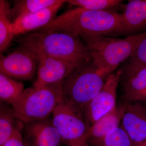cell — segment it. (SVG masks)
<instances>
[{
    "label": "cell",
    "mask_w": 146,
    "mask_h": 146,
    "mask_svg": "<svg viewBox=\"0 0 146 146\" xmlns=\"http://www.w3.org/2000/svg\"><path fill=\"white\" fill-rule=\"evenodd\" d=\"M140 102L125 104L121 127L134 146L146 141V108Z\"/></svg>",
    "instance_id": "obj_11"
},
{
    "label": "cell",
    "mask_w": 146,
    "mask_h": 146,
    "mask_svg": "<svg viewBox=\"0 0 146 146\" xmlns=\"http://www.w3.org/2000/svg\"><path fill=\"white\" fill-rule=\"evenodd\" d=\"M51 120L66 146H76L85 142L89 126L81 112L63 102L53 112Z\"/></svg>",
    "instance_id": "obj_6"
},
{
    "label": "cell",
    "mask_w": 146,
    "mask_h": 146,
    "mask_svg": "<svg viewBox=\"0 0 146 146\" xmlns=\"http://www.w3.org/2000/svg\"><path fill=\"white\" fill-rule=\"evenodd\" d=\"M125 108L124 103L119 106H116L93 124L86 133L85 142L104 137L114 129L119 127Z\"/></svg>",
    "instance_id": "obj_14"
},
{
    "label": "cell",
    "mask_w": 146,
    "mask_h": 146,
    "mask_svg": "<svg viewBox=\"0 0 146 146\" xmlns=\"http://www.w3.org/2000/svg\"><path fill=\"white\" fill-rule=\"evenodd\" d=\"M24 84L0 73V100L11 106L21 98L23 93Z\"/></svg>",
    "instance_id": "obj_18"
},
{
    "label": "cell",
    "mask_w": 146,
    "mask_h": 146,
    "mask_svg": "<svg viewBox=\"0 0 146 146\" xmlns=\"http://www.w3.org/2000/svg\"><path fill=\"white\" fill-rule=\"evenodd\" d=\"M139 146H146V141Z\"/></svg>",
    "instance_id": "obj_25"
},
{
    "label": "cell",
    "mask_w": 146,
    "mask_h": 146,
    "mask_svg": "<svg viewBox=\"0 0 146 146\" xmlns=\"http://www.w3.org/2000/svg\"><path fill=\"white\" fill-rule=\"evenodd\" d=\"M108 76L100 70L92 59L84 62L61 82L63 102L82 114L83 108L99 92Z\"/></svg>",
    "instance_id": "obj_4"
},
{
    "label": "cell",
    "mask_w": 146,
    "mask_h": 146,
    "mask_svg": "<svg viewBox=\"0 0 146 146\" xmlns=\"http://www.w3.org/2000/svg\"><path fill=\"white\" fill-rule=\"evenodd\" d=\"M9 3L0 1V52L1 54L9 47L14 38L11 19Z\"/></svg>",
    "instance_id": "obj_19"
},
{
    "label": "cell",
    "mask_w": 146,
    "mask_h": 146,
    "mask_svg": "<svg viewBox=\"0 0 146 146\" xmlns=\"http://www.w3.org/2000/svg\"><path fill=\"white\" fill-rule=\"evenodd\" d=\"M76 146H89V145L87 144L86 142H83V143H82L79 144L78 145Z\"/></svg>",
    "instance_id": "obj_24"
},
{
    "label": "cell",
    "mask_w": 146,
    "mask_h": 146,
    "mask_svg": "<svg viewBox=\"0 0 146 146\" xmlns=\"http://www.w3.org/2000/svg\"><path fill=\"white\" fill-rule=\"evenodd\" d=\"M65 3L66 1L60 0L57 3L18 18L12 23L13 36H21L46 26L56 17V13Z\"/></svg>",
    "instance_id": "obj_12"
},
{
    "label": "cell",
    "mask_w": 146,
    "mask_h": 146,
    "mask_svg": "<svg viewBox=\"0 0 146 146\" xmlns=\"http://www.w3.org/2000/svg\"><path fill=\"white\" fill-rule=\"evenodd\" d=\"M122 79L124 103L146 102V68Z\"/></svg>",
    "instance_id": "obj_15"
},
{
    "label": "cell",
    "mask_w": 146,
    "mask_h": 146,
    "mask_svg": "<svg viewBox=\"0 0 146 146\" xmlns=\"http://www.w3.org/2000/svg\"><path fill=\"white\" fill-rule=\"evenodd\" d=\"M37 68L35 55L25 48L19 47L6 56H0V73L16 80H32Z\"/></svg>",
    "instance_id": "obj_8"
},
{
    "label": "cell",
    "mask_w": 146,
    "mask_h": 146,
    "mask_svg": "<svg viewBox=\"0 0 146 146\" xmlns=\"http://www.w3.org/2000/svg\"><path fill=\"white\" fill-rule=\"evenodd\" d=\"M24 127V125L18 127L13 135L1 146H25L23 135Z\"/></svg>",
    "instance_id": "obj_23"
},
{
    "label": "cell",
    "mask_w": 146,
    "mask_h": 146,
    "mask_svg": "<svg viewBox=\"0 0 146 146\" xmlns=\"http://www.w3.org/2000/svg\"><path fill=\"white\" fill-rule=\"evenodd\" d=\"M89 146H134L121 126L114 129L106 136L86 142Z\"/></svg>",
    "instance_id": "obj_20"
},
{
    "label": "cell",
    "mask_w": 146,
    "mask_h": 146,
    "mask_svg": "<svg viewBox=\"0 0 146 146\" xmlns=\"http://www.w3.org/2000/svg\"><path fill=\"white\" fill-rule=\"evenodd\" d=\"M38 31L65 32L80 36L123 34L122 14L117 11H94L77 7L56 16Z\"/></svg>",
    "instance_id": "obj_1"
},
{
    "label": "cell",
    "mask_w": 146,
    "mask_h": 146,
    "mask_svg": "<svg viewBox=\"0 0 146 146\" xmlns=\"http://www.w3.org/2000/svg\"><path fill=\"white\" fill-rule=\"evenodd\" d=\"M24 125L16 117L13 108L3 102L0 103V146L13 135L16 129Z\"/></svg>",
    "instance_id": "obj_16"
},
{
    "label": "cell",
    "mask_w": 146,
    "mask_h": 146,
    "mask_svg": "<svg viewBox=\"0 0 146 146\" xmlns=\"http://www.w3.org/2000/svg\"><path fill=\"white\" fill-rule=\"evenodd\" d=\"M80 37L88 46L94 65L100 70L109 75L133 54L146 38V32L128 35L123 38L101 35Z\"/></svg>",
    "instance_id": "obj_3"
},
{
    "label": "cell",
    "mask_w": 146,
    "mask_h": 146,
    "mask_svg": "<svg viewBox=\"0 0 146 146\" xmlns=\"http://www.w3.org/2000/svg\"><path fill=\"white\" fill-rule=\"evenodd\" d=\"M120 0H69L66 3L78 7L94 11H115L116 9H123L125 5Z\"/></svg>",
    "instance_id": "obj_22"
},
{
    "label": "cell",
    "mask_w": 146,
    "mask_h": 146,
    "mask_svg": "<svg viewBox=\"0 0 146 146\" xmlns=\"http://www.w3.org/2000/svg\"><path fill=\"white\" fill-rule=\"evenodd\" d=\"M122 73L119 70L109 75L99 92L83 108L82 116L89 127L117 106V91Z\"/></svg>",
    "instance_id": "obj_7"
},
{
    "label": "cell",
    "mask_w": 146,
    "mask_h": 146,
    "mask_svg": "<svg viewBox=\"0 0 146 146\" xmlns=\"http://www.w3.org/2000/svg\"><path fill=\"white\" fill-rule=\"evenodd\" d=\"M146 68V37L141 42L133 54L129 58L123 69L121 77L125 78L136 74Z\"/></svg>",
    "instance_id": "obj_21"
},
{
    "label": "cell",
    "mask_w": 146,
    "mask_h": 146,
    "mask_svg": "<svg viewBox=\"0 0 146 146\" xmlns=\"http://www.w3.org/2000/svg\"><path fill=\"white\" fill-rule=\"evenodd\" d=\"M123 34L146 32V0H131L123 9Z\"/></svg>",
    "instance_id": "obj_13"
},
{
    "label": "cell",
    "mask_w": 146,
    "mask_h": 146,
    "mask_svg": "<svg viewBox=\"0 0 146 146\" xmlns=\"http://www.w3.org/2000/svg\"><path fill=\"white\" fill-rule=\"evenodd\" d=\"M16 42L35 55L72 60L92 58L88 46L81 37L70 33L36 31L18 36Z\"/></svg>",
    "instance_id": "obj_2"
},
{
    "label": "cell",
    "mask_w": 146,
    "mask_h": 146,
    "mask_svg": "<svg viewBox=\"0 0 146 146\" xmlns=\"http://www.w3.org/2000/svg\"><path fill=\"white\" fill-rule=\"evenodd\" d=\"M60 0H16L10 8L11 22L57 3Z\"/></svg>",
    "instance_id": "obj_17"
},
{
    "label": "cell",
    "mask_w": 146,
    "mask_h": 146,
    "mask_svg": "<svg viewBox=\"0 0 146 146\" xmlns=\"http://www.w3.org/2000/svg\"><path fill=\"white\" fill-rule=\"evenodd\" d=\"M23 135L25 146H66L50 117L24 125Z\"/></svg>",
    "instance_id": "obj_10"
},
{
    "label": "cell",
    "mask_w": 146,
    "mask_h": 146,
    "mask_svg": "<svg viewBox=\"0 0 146 146\" xmlns=\"http://www.w3.org/2000/svg\"><path fill=\"white\" fill-rule=\"evenodd\" d=\"M34 55L37 66L36 78L33 85L35 86L62 82L75 68L89 60H68Z\"/></svg>",
    "instance_id": "obj_9"
},
{
    "label": "cell",
    "mask_w": 146,
    "mask_h": 146,
    "mask_svg": "<svg viewBox=\"0 0 146 146\" xmlns=\"http://www.w3.org/2000/svg\"><path fill=\"white\" fill-rule=\"evenodd\" d=\"M63 102L60 82L27 88L12 106L17 118L25 125L49 117Z\"/></svg>",
    "instance_id": "obj_5"
}]
</instances>
